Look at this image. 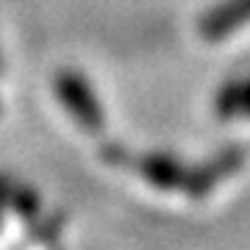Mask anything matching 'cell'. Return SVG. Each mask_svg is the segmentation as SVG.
Listing matches in <instances>:
<instances>
[{
	"instance_id": "6da1fadb",
	"label": "cell",
	"mask_w": 250,
	"mask_h": 250,
	"mask_svg": "<svg viewBox=\"0 0 250 250\" xmlns=\"http://www.w3.org/2000/svg\"><path fill=\"white\" fill-rule=\"evenodd\" d=\"M56 98L67 111L72 114V120L89 131V134H100L103 125H106V114H103V106H100L98 95L92 89V83L81 72L75 70H62L53 81Z\"/></svg>"
},
{
	"instance_id": "7a4b0ae2",
	"label": "cell",
	"mask_w": 250,
	"mask_h": 250,
	"mask_svg": "<svg viewBox=\"0 0 250 250\" xmlns=\"http://www.w3.org/2000/svg\"><path fill=\"white\" fill-rule=\"evenodd\" d=\"M128 167L136 170L153 189H161V192H184V184H187V175H189V167L178 156L161 153V150L139 153V156L131 153Z\"/></svg>"
},
{
	"instance_id": "3957f363",
	"label": "cell",
	"mask_w": 250,
	"mask_h": 250,
	"mask_svg": "<svg viewBox=\"0 0 250 250\" xmlns=\"http://www.w3.org/2000/svg\"><path fill=\"white\" fill-rule=\"evenodd\" d=\"M242 164H245V153L239 147H225V150L217 153L214 159L203 161L197 167H189L187 184H184V195H189L192 200H200L217 184H223L225 178H231L233 172H239Z\"/></svg>"
},
{
	"instance_id": "277c9868",
	"label": "cell",
	"mask_w": 250,
	"mask_h": 250,
	"mask_svg": "<svg viewBox=\"0 0 250 250\" xmlns=\"http://www.w3.org/2000/svg\"><path fill=\"white\" fill-rule=\"evenodd\" d=\"M245 22H250V0H225L197 20V34L206 42H220L233 31H239V25Z\"/></svg>"
},
{
	"instance_id": "5b68a950",
	"label": "cell",
	"mask_w": 250,
	"mask_h": 250,
	"mask_svg": "<svg viewBox=\"0 0 250 250\" xmlns=\"http://www.w3.org/2000/svg\"><path fill=\"white\" fill-rule=\"evenodd\" d=\"M214 114L220 120H250V78H231L217 89Z\"/></svg>"
},
{
	"instance_id": "8992f818",
	"label": "cell",
	"mask_w": 250,
	"mask_h": 250,
	"mask_svg": "<svg viewBox=\"0 0 250 250\" xmlns=\"http://www.w3.org/2000/svg\"><path fill=\"white\" fill-rule=\"evenodd\" d=\"M9 208L20 217V220L34 223L36 217H39V211H42V203H39V195H36L31 187H25V184H14V181H11Z\"/></svg>"
},
{
	"instance_id": "52a82bcc",
	"label": "cell",
	"mask_w": 250,
	"mask_h": 250,
	"mask_svg": "<svg viewBox=\"0 0 250 250\" xmlns=\"http://www.w3.org/2000/svg\"><path fill=\"white\" fill-rule=\"evenodd\" d=\"M100 156H103V161L111 164V167H128V159H131V153L117 142H106L100 147Z\"/></svg>"
},
{
	"instance_id": "ba28073f",
	"label": "cell",
	"mask_w": 250,
	"mask_h": 250,
	"mask_svg": "<svg viewBox=\"0 0 250 250\" xmlns=\"http://www.w3.org/2000/svg\"><path fill=\"white\" fill-rule=\"evenodd\" d=\"M9 192H11V178L0 172V225H3L6 211H9Z\"/></svg>"
},
{
	"instance_id": "9c48e42d",
	"label": "cell",
	"mask_w": 250,
	"mask_h": 250,
	"mask_svg": "<svg viewBox=\"0 0 250 250\" xmlns=\"http://www.w3.org/2000/svg\"><path fill=\"white\" fill-rule=\"evenodd\" d=\"M3 67H6V64H3V53H0V75H3Z\"/></svg>"
}]
</instances>
